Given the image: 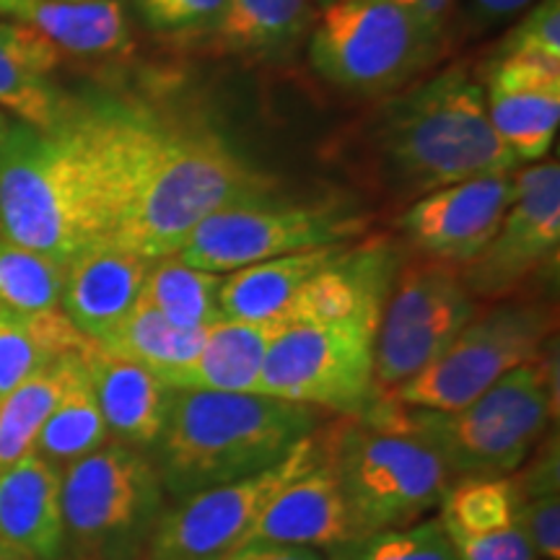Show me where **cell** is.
Wrapping results in <instances>:
<instances>
[{"instance_id": "30", "label": "cell", "mask_w": 560, "mask_h": 560, "mask_svg": "<svg viewBox=\"0 0 560 560\" xmlns=\"http://www.w3.org/2000/svg\"><path fill=\"white\" fill-rule=\"evenodd\" d=\"M560 454L558 436H545L527 462L509 475L514 482L516 520L540 560H560Z\"/></svg>"}, {"instance_id": "25", "label": "cell", "mask_w": 560, "mask_h": 560, "mask_svg": "<svg viewBox=\"0 0 560 560\" xmlns=\"http://www.w3.org/2000/svg\"><path fill=\"white\" fill-rule=\"evenodd\" d=\"M19 24L42 34L60 55L112 58L132 47L122 0H26Z\"/></svg>"}, {"instance_id": "5", "label": "cell", "mask_w": 560, "mask_h": 560, "mask_svg": "<svg viewBox=\"0 0 560 560\" xmlns=\"http://www.w3.org/2000/svg\"><path fill=\"white\" fill-rule=\"evenodd\" d=\"M556 412V359L545 350L537 359L503 374L465 408L425 410L395 400H376L361 418L418 436L436 452L454 482L514 475L548 436Z\"/></svg>"}, {"instance_id": "9", "label": "cell", "mask_w": 560, "mask_h": 560, "mask_svg": "<svg viewBox=\"0 0 560 560\" xmlns=\"http://www.w3.org/2000/svg\"><path fill=\"white\" fill-rule=\"evenodd\" d=\"M552 332L556 310L545 301L520 296L490 301L431 366L402 384L389 400L425 410L465 408L511 369L542 355Z\"/></svg>"}, {"instance_id": "8", "label": "cell", "mask_w": 560, "mask_h": 560, "mask_svg": "<svg viewBox=\"0 0 560 560\" xmlns=\"http://www.w3.org/2000/svg\"><path fill=\"white\" fill-rule=\"evenodd\" d=\"M441 37L395 0H335L322 5L306 50L312 68L353 94H392L439 55Z\"/></svg>"}, {"instance_id": "15", "label": "cell", "mask_w": 560, "mask_h": 560, "mask_svg": "<svg viewBox=\"0 0 560 560\" xmlns=\"http://www.w3.org/2000/svg\"><path fill=\"white\" fill-rule=\"evenodd\" d=\"M514 174H486L420 195L402 213V234L429 260L465 268L493 240L514 200Z\"/></svg>"}, {"instance_id": "17", "label": "cell", "mask_w": 560, "mask_h": 560, "mask_svg": "<svg viewBox=\"0 0 560 560\" xmlns=\"http://www.w3.org/2000/svg\"><path fill=\"white\" fill-rule=\"evenodd\" d=\"M395 272L397 257L389 242H350L330 265L301 285L278 322H380Z\"/></svg>"}, {"instance_id": "40", "label": "cell", "mask_w": 560, "mask_h": 560, "mask_svg": "<svg viewBox=\"0 0 560 560\" xmlns=\"http://www.w3.org/2000/svg\"><path fill=\"white\" fill-rule=\"evenodd\" d=\"M223 560H327V552L317 548H304V545L247 542Z\"/></svg>"}, {"instance_id": "33", "label": "cell", "mask_w": 560, "mask_h": 560, "mask_svg": "<svg viewBox=\"0 0 560 560\" xmlns=\"http://www.w3.org/2000/svg\"><path fill=\"white\" fill-rule=\"evenodd\" d=\"M441 524L450 537H486L503 532L516 520V495L511 478L454 480L441 501Z\"/></svg>"}, {"instance_id": "43", "label": "cell", "mask_w": 560, "mask_h": 560, "mask_svg": "<svg viewBox=\"0 0 560 560\" xmlns=\"http://www.w3.org/2000/svg\"><path fill=\"white\" fill-rule=\"evenodd\" d=\"M314 3H319V5H327V3H335V0H314Z\"/></svg>"}, {"instance_id": "22", "label": "cell", "mask_w": 560, "mask_h": 560, "mask_svg": "<svg viewBox=\"0 0 560 560\" xmlns=\"http://www.w3.org/2000/svg\"><path fill=\"white\" fill-rule=\"evenodd\" d=\"M280 322L221 319L208 327L192 361L161 376L177 392H247L260 395V376Z\"/></svg>"}, {"instance_id": "41", "label": "cell", "mask_w": 560, "mask_h": 560, "mask_svg": "<svg viewBox=\"0 0 560 560\" xmlns=\"http://www.w3.org/2000/svg\"><path fill=\"white\" fill-rule=\"evenodd\" d=\"M395 3H400L402 9L416 13V16L423 21V24H429L433 32L444 34L454 0H395Z\"/></svg>"}, {"instance_id": "21", "label": "cell", "mask_w": 560, "mask_h": 560, "mask_svg": "<svg viewBox=\"0 0 560 560\" xmlns=\"http://www.w3.org/2000/svg\"><path fill=\"white\" fill-rule=\"evenodd\" d=\"M348 503L325 462L293 478L268 503L252 527L247 542L304 545V548L332 550L353 540ZM244 542V545H247Z\"/></svg>"}, {"instance_id": "29", "label": "cell", "mask_w": 560, "mask_h": 560, "mask_svg": "<svg viewBox=\"0 0 560 560\" xmlns=\"http://www.w3.org/2000/svg\"><path fill=\"white\" fill-rule=\"evenodd\" d=\"M208 330H190L170 317H164L149 301L138 299L132 312L104 342H96L109 353L140 363L153 374L166 376L170 371L185 366L198 355Z\"/></svg>"}, {"instance_id": "31", "label": "cell", "mask_w": 560, "mask_h": 560, "mask_svg": "<svg viewBox=\"0 0 560 560\" xmlns=\"http://www.w3.org/2000/svg\"><path fill=\"white\" fill-rule=\"evenodd\" d=\"M223 276L182 262L177 255L161 257L149 265L140 299L190 330H208L221 314Z\"/></svg>"}, {"instance_id": "16", "label": "cell", "mask_w": 560, "mask_h": 560, "mask_svg": "<svg viewBox=\"0 0 560 560\" xmlns=\"http://www.w3.org/2000/svg\"><path fill=\"white\" fill-rule=\"evenodd\" d=\"M488 117L516 164H535L560 128V70L493 55L482 75Z\"/></svg>"}, {"instance_id": "14", "label": "cell", "mask_w": 560, "mask_h": 560, "mask_svg": "<svg viewBox=\"0 0 560 560\" xmlns=\"http://www.w3.org/2000/svg\"><path fill=\"white\" fill-rule=\"evenodd\" d=\"M514 200L486 249L459 268L478 301H501L558 265L560 255V166L535 161L514 174Z\"/></svg>"}, {"instance_id": "28", "label": "cell", "mask_w": 560, "mask_h": 560, "mask_svg": "<svg viewBox=\"0 0 560 560\" xmlns=\"http://www.w3.org/2000/svg\"><path fill=\"white\" fill-rule=\"evenodd\" d=\"M81 369L83 350L60 355L26 382H21L9 395L0 397V470L34 452V441L47 416L55 410Z\"/></svg>"}, {"instance_id": "32", "label": "cell", "mask_w": 560, "mask_h": 560, "mask_svg": "<svg viewBox=\"0 0 560 560\" xmlns=\"http://www.w3.org/2000/svg\"><path fill=\"white\" fill-rule=\"evenodd\" d=\"M107 441V423H104L86 363H83L79 376L70 382L66 395L60 397V402L55 405V410L42 425L39 436L34 441V454L66 470L73 462L102 450Z\"/></svg>"}, {"instance_id": "19", "label": "cell", "mask_w": 560, "mask_h": 560, "mask_svg": "<svg viewBox=\"0 0 560 560\" xmlns=\"http://www.w3.org/2000/svg\"><path fill=\"white\" fill-rule=\"evenodd\" d=\"M60 482V467L34 452L0 470V552L21 560L66 558Z\"/></svg>"}, {"instance_id": "3", "label": "cell", "mask_w": 560, "mask_h": 560, "mask_svg": "<svg viewBox=\"0 0 560 560\" xmlns=\"http://www.w3.org/2000/svg\"><path fill=\"white\" fill-rule=\"evenodd\" d=\"M322 423V410L278 397L172 389L149 457L172 503L270 470Z\"/></svg>"}, {"instance_id": "10", "label": "cell", "mask_w": 560, "mask_h": 560, "mask_svg": "<svg viewBox=\"0 0 560 560\" xmlns=\"http://www.w3.org/2000/svg\"><path fill=\"white\" fill-rule=\"evenodd\" d=\"M380 322H293L280 325L268 348L260 395L335 416L374 408V342Z\"/></svg>"}, {"instance_id": "11", "label": "cell", "mask_w": 560, "mask_h": 560, "mask_svg": "<svg viewBox=\"0 0 560 560\" xmlns=\"http://www.w3.org/2000/svg\"><path fill=\"white\" fill-rule=\"evenodd\" d=\"M366 223V215L338 200L289 202L272 195L210 215L177 257L192 268L226 276L293 252L359 242Z\"/></svg>"}, {"instance_id": "37", "label": "cell", "mask_w": 560, "mask_h": 560, "mask_svg": "<svg viewBox=\"0 0 560 560\" xmlns=\"http://www.w3.org/2000/svg\"><path fill=\"white\" fill-rule=\"evenodd\" d=\"M226 0H132L145 30L164 37H208Z\"/></svg>"}, {"instance_id": "44", "label": "cell", "mask_w": 560, "mask_h": 560, "mask_svg": "<svg viewBox=\"0 0 560 560\" xmlns=\"http://www.w3.org/2000/svg\"><path fill=\"white\" fill-rule=\"evenodd\" d=\"M0 130H3V117H0Z\"/></svg>"}, {"instance_id": "23", "label": "cell", "mask_w": 560, "mask_h": 560, "mask_svg": "<svg viewBox=\"0 0 560 560\" xmlns=\"http://www.w3.org/2000/svg\"><path fill=\"white\" fill-rule=\"evenodd\" d=\"M60 52L30 26L0 19V107L19 120L50 128L73 100L55 81Z\"/></svg>"}, {"instance_id": "7", "label": "cell", "mask_w": 560, "mask_h": 560, "mask_svg": "<svg viewBox=\"0 0 560 560\" xmlns=\"http://www.w3.org/2000/svg\"><path fill=\"white\" fill-rule=\"evenodd\" d=\"M166 503L149 454L109 439L102 450L62 470L66 556L140 560Z\"/></svg>"}, {"instance_id": "42", "label": "cell", "mask_w": 560, "mask_h": 560, "mask_svg": "<svg viewBox=\"0 0 560 560\" xmlns=\"http://www.w3.org/2000/svg\"><path fill=\"white\" fill-rule=\"evenodd\" d=\"M24 5H26V0H0V19L19 21Z\"/></svg>"}, {"instance_id": "12", "label": "cell", "mask_w": 560, "mask_h": 560, "mask_svg": "<svg viewBox=\"0 0 560 560\" xmlns=\"http://www.w3.org/2000/svg\"><path fill=\"white\" fill-rule=\"evenodd\" d=\"M478 306L480 301L467 291L454 265L425 257L397 270L376 327V397L389 400L402 384L431 366L475 317Z\"/></svg>"}, {"instance_id": "27", "label": "cell", "mask_w": 560, "mask_h": 560, "mask_svg": "<svg viewBox=\"0 0 560 560\" xmlns=\"http://www.w3.org/2000/svg\"><path fill=\"white\" fill-rule=\"evenodd\" d=\"M89 342L60 310L39 314L0 310V397L60 355L81 353Z\"/></svg>"}, {"instance_id": "2", "label": "cell", "mask_w": 560, "mask_h": 560, "mask_svg": "<svg viewBox=\"0 0 560 560\" xmlns=\"http://www.w3.org/2000/svg\"><path fill=\"white\" fill-rule=\"evenodd\" d=\"M117 200L102 130L89 102L50 128L24 120L0 130V236L70 262L107 242Z\"/></svg>"}, {"instance_id": "18", "label": "cell", "mask_w": 560, "mask_h": 560, "mask_svg": "<svg viewBox=\"0 0 560 560\" xmlns=\"http://www.w3.org/2000/svg\"><path fill=\"white\" fill-rule=\"evenodd\" d=\"M151 260L96 242L66 262L60 312L91 342H104L138 304Z\"/></svg>"}, {"instance_id": "39", "label": "cell", "mask_w": 560, "mask_h": 560, "mask_svg": "<svg viewBox=\"0 0 560 560\" xmlns=\"http://www.w3.org/2000/svg\"><path fill=\"white\" fill-rule=\"evenodd\" d=\"M532 3H537V0H470V5H467V21H470L475 32H488L516 19Z\"/></svg>"}, {"instance_id": "6", "label": "cell", "mask_w": 560, "mask_h": 560, "mask_svg": "<svg viewBox=\"0 0 560 560\" xmlns=\"http://www.w3.org/2000/svg\"><path fill=\"white\" fill-rule=\"evenodd\" d=\"M314 441L342 490L355 537L425 520L452 486L429 444L369 418L338 416L319 425Z\"/></svg>"}, {"instance_id": "34", "label": "cell", "mask_w": 560, "mask_h": 560, "mask_svg": "<svg viewBox=\"0 0 560 560\" xmlns=\"http://www.w3.org/2000/svg\"><path fill=\"white\" fill-rule=\"evenodd\" d=\"M66 265L0 236V310L39 314L60 310Z\"/></svg>"}, {"instance_id": "26", "label": "cell", "mask_w": 560, "mask_h": 560, "mask_svg": "<svg viewBox=\"0 0 560 560\" xmlns=\"http://www.w3.org/2000/svg\"><path fill=\"white\" fill-rule=\"evenodd\" d=\"M346 247L348 244H335V247L293 252V255L272 257V260L226 272L221 283L223 319L278 322L301 285L314 272L330 265Z\"/></svg>"}, {"instance_id": "1", "label": "cell", "mask_w": 560, "mask_h": 560, "mask_svg": "<svg viewBox=\"0 0 560 560\" xmlns=\"http://www.w3.org/2000/svg\"><path fill=\"white\" fill-rule=\"evenodd\" d=\"M115 182L109 240L145 260L174 257L219 210L278 195L221 132L122 102H89Z\"/></svg>"}, {"instance_id": "13", "label": "cell", "mask_w": 560, "mask_h": 560, "mask_svg": "<svg viewBox=\"0 0 560 560\" xmlns=\"http://www.w3.org/2000/svg\"><path fill=\"white\" fill-rule=\"evenodd\" d=\"M314 433L299 441L270 470L166 503L140 560L229 558L247 542L252 527L280 490L317 465L319 450Z\"/></svg>"}, {"instance_id": "36", "label": "cell", "mask_w": 560, "mask_h": 560, "mask_svg": "<svg viewBox=\"0 0 560 560\" xmlns=\"http://www.w3.org/2000/svg\"><path fill=\"white\" fill-rule=\"evenodd\" d=\"M520 16L495 55L560 70V0H537Z\"/></svg>"}, {"instance_id": "24", "label": "cell", "mask_w": 560, "mask_h": 560, "mask_svg": "<svg viewBox=\"0 0 560 560\" xmlns=\"http://www.w3.org/2000/svg\"><path fill=\"white\" fill-rule=\"evenodd\" d=\"M314 21V0H226L208 37L240 58L285 62L310 39Z\"/></svg>"}, {"instance_id": "4", "label": "cell", "mask_w": 560, "mask_h": 560, "mask_svg": "<svg viewBox=\"0 0 560 560\" xmlns=\"http://www.w3.org/2000/svg\"><path fill=\"white\" fill-rule=\"evenodd\" d=\"M376 149L395 185L418 198L520 166L490 122L480 79L462 66L397 94L376 122Z\"/></svg>"}, {"instance_id": "45", "label": "cell", "mask_w": 560, "mask_h": 560, "mask_svg": "<svg viewBox=\"0 0 560 560\" xmlns=\"http://www.w3.org/2000/svg\"><path fill=\"white\" fill-rule=\"evenodd\" d=\"M0 560H3V552H0Z\"/></svg>"}, {"instance_id": "35", "label": "cell", "mask_w": 560, "mask_h": 560, "mask_svg": "<svg viewBox=\"0 0 560 560\" xmlns=\"http://www.w3.org/2000/svg\"><path fill=\"white\" fill-rule=\"evenodd\" d=\"M327 560H457L439 516L408 527L355 537L330 550Z\"/></svg>"}, {"instance_id": "38", "label": "cell", "mask_w": 560, "mask_h": 560, "mask_svg": "<svg viewBox=\"0 0 560 560\" xmlns=\"http://www.w3.org/2000/svg\"><path fill=\"white\" fill-rule=\"evenodd\" d=\"M450 542L457 560H540L522 524L486 537H450Z\"/></svg>"}, {"instance_id": "20", "label": "cell", "mask_w": 560, "mask_h": 560, "mask_svg": "<svg viewBox=\"0 0 560 560\" xmlns=\"http://www.w3.org/2000/svg\"><path fill=\"white\" fill-rule=\"evenodd\" d=\"M83 363L109 439L149 454L164 429L172 389L153 371L120 359L96 342L83 348Z\"/></svg>"}]
</instances>
